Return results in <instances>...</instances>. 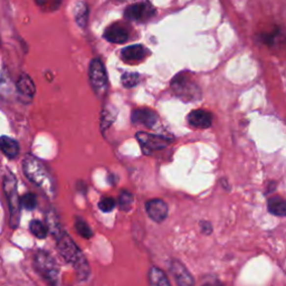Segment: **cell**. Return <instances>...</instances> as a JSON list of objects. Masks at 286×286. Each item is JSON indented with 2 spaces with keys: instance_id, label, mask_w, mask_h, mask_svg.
I'll use <instances>...</instances> for the list:
<instances>
[{
  "instance_id": "cell-1",
  "label": "cell",
  "mask_w": 286,
  "mask_h": 286,
  "mask_svg": "<svg viewBox=\"0 0 286 286\" xmlns=\"http://www.w3.org/2000/svg\"><path fill=\"white\" fill-rule=\"evenodd\" d=\"M23 170L28 180L36 184L48 198H54L56 195L54 177L42 161L34 156L26 155L23 160Z\"/></svg>"
},
{
  "instance_id": "cell-2",
  "label": "cell",
  "mask_w": 286,
  "mask_h": 286,
  "mask_svg": "<svg viewBox=\"0 0 286 286\" xmlns=\"http://www.w3.org/2000/svg\"><path fill=\"white\" fill-rule=\"evenodd\" d=\"M57 248L60 256L65 260L67 263L73 265L76 274L80 281L86 280L90 275L91 269L88 266V263L83 255V253L78 248V245L74 243V240L71 238L67 234L64 233L62 236L57 238Z\"/></svg>"
},
{
  "instance_id": "cell-3",
  "label": "cell",
  "mask_w": 286,
  "mask_h": 286,
  "mask_svg": "<svg viewBox=\"0 0 286 286\" xmlns=\"http://www.w3.org/2000/svg\"><path fill=\"white\" fill-rule=\"evenodd\" d=\"M3 191L6 193L8 205H9L10 227L16 229L18 227L20 221V208H22V204H20V198L18 195L17 181H16L13 173L8 170L6 171V175L3 176Z\"/></svg>"
},
{
  "instance_id": "cell-4",
  "label": "cell",
  "mask_w": 286,
  "mask_h": 286,
  "mask_svg": "<svg viewBox=\"0 0 286 286\" xmlns=\"http://www.w3.org/2000/svg\"><path fill=\"white\" fill-rule=\"evenodd\" d=\"M171 88L175 94L181 100L190 102L201 98V91L199 86L193 82L187 73H180L171 80Z\"/></svg>"
},
{
  "instance_id": "cell-5",
  "label": "cell",
  "mask_w": 286,
  "mask_h": 286,
  "mask_svg": "<svg viewBox=\"0 0 286 286\" xmlns=\"http://www.w3.org/2000/svg\"><path fill=\"white\" fill-rule=\"evenodd\" d=\"M34 266L39 275H42L51 284L57 283L59 267L51 254L45 251H38L34 256Z\"/></svg>"
},
{
  "instance_id": "cell-6",
  "label": "cell",
  "mask_w": 286,
  "mask_h": 286,
  "mask_svg": "<svg viewBox=\"0 0 286 286\" xmlns=\"http://www.w3.org/2000/svg\"><path fill=\"white\" fill-rule=\"evenodd\" d=\"M88 78H90L91 85L98 95L105 93L107 88V74L102 60L100 58L92 59L88 68Z\"/></svg>"
},
{
  "instance_id": "cell-7",
  "label": "cell",
  "mask_w": 286,
  "mask_h": 286,
  "mask_svg": "<svg viewBox=\"0 0 286 286\" xmlns=\"http://www.w3.org/2000/svg\"><path fill=\"white\" fill-rule=\"evenodd\" d=\"M136 139H138L139 143L141 144L142 150L146 155H150L153 151L164 149L172 142L171 139L166 138V136L147 133V132H139V133H136Z\"/></svg>"
},
{
  "instance_id": "cell-8",
  "label": "cell",
  "mask_w": 286,
  "mask_h": 286,
  "mask_svg": "<svg viewBox=\"0 0 286 286\" xmlns=\"http://www.w3.org/2000/svg\"><path fill=\"white\" fill-rule=\"evenodd\" d=\"M156 15V9L151 3L148 2H140L134 3V5L129 6L124 16L130 20H135V22H147L151 19Z\"/></svg>"
},
{
  "instance_id": "cell-9",
  "label": "cell",
  "mask_w": 286,
  "mask_h": 286,
  "mask_svg": "<svg viewBox=\"0 0 286 286\" xmlns=\"http://www.w3.org/2000/svg\"><path fill=\"white\" fill-rule=\"evenodd\" d=\"M170 272L173 279L178 286H193L195 280H193L190 272L188 271L186 266L179 260H173L170 263Z\"/></svg>"
},
{
  "instance_id": "cell-10",
  "label": "cell",
  "mask_w": 286,
  "mask_h": 286,
  "mask_svg": "<svg viewBox=\"0 0 286 286\" xmlns=\"http://www.w3.org/2000/svg\"><path fill=\"white\" fill-rule=\"evenodd\" d=\"M188 123L190 124L192 128L196 129H203L206 130L212 126L213 115L210 111L203 110V108H198V110H193L188 115Z\"/></svg>"
},
{
  "instance_id": "cell-11",
  "label": "cell",
  "mask_w": 286,
  "mask_h": 286,
  "mask_svg": "<svg viewBox=\"0 0 286 286\" xmlns=\"http://www.w3.org/2000/svg\"><path fill=\"white\" fill-rule=\"evenodd\" d=\"M146 210L153 221L162 223L168 216V205L162 199H151L147 201Z\"/></svg>"
},
{
  "instance_id": "cell-12",
  "label": "cell",
  "mask_w": 286,
  "mask_h": 286,
  "mask_svg": "<svg viewBox=\"0 0 286 286\" xmlns=\"http://www.w3.org/2000/svg\"><path fill=\"white\" fill-rule=\"evenodd\" d=\"M159 116L150 108H138L132 113V122L134 124H141L147 128H153L158 123Z\"/></svg>"
},
{
  "instance_id": "cell-13",
  "label": "cell",
  "mask_w": 286,
  "mask_h": 286,
  "mask_svg": "<svg viewBox=\"0 0 286 286\" xmlns=\"http://www.w3.org/2000/svg\"><path fill=\"white\" fill-rule=\"evenodd\" d=\"M16 88H17L19 95L23 96L27 101H30L33 99L36 93V86L33 79L27 74H22L19 76L17 84H16Z\"/></svg>"
},
{
  "instance_id": "cell-14",
  "label": "cell",
  "mask_w": 286,
  "mask_h": 286,
  "mask_svg": "<svg viewBox=\"0 0 286 286\" xmlns=\"http://www.w3.org/2000/svg\"><path fill=\"white\" fill-rule=\"evenodd\" d=\"M104 38L115 44L126 43L129 38V33L126 28L119 24H113V25L108 26L104 31Z\"/></svg>"
},
{
  "instance_id": "cell-15",
  "label": "cell",
  "mask_w": 286,
  "mask_h": 286,
  "mask_svg": "<svg viewBox=\"0 0 286 286\" xmlns=\"http://www.w3.org/2000/svg\"><path fill=\"white\" fill-rule=\"evenodd\" d=\"M146 47L142 45H132L123 48L121 52V57L126 62H138V60L143 59L147 55Z\"/></svg>"
},
{
  "instance_id": "cell-16",
  "label": "cell",
  "mask_w": 286,
  "mask_h": 286,
  "mask_svg": "<svg viewBox=\"0 0 286 286\" xmlns=\"http://www.w3.org/2000/svg\"><path fill=\"white\" fill-rule=\"evenodd\" d=\"M0 150L6 155L9 159H14L19 155V143L15 139H11L9 136L2 135L0 136Z\"/></svg>"
},
{
  "instance_id": "cell-17",
  "label": "cell",
  "mask_w": 286,
  "mask_h": 286,
  "mask_svg": "<svg viewBox=\"0 0 286 286\" xmlns=\"http://www.w3.org/2000/svg\"><path fill=\"white\" fill-rule=\"evenodd\" d=\"M46 225L50 233L53 235L56 239L63 235L64 229L62 227V225L59 223V218L57 216V213L54 210V209H51L46 213Z\"/></svg>"
},
{
  "instance_id": "cell-18",
  "label": "cell",
  "mask_w": 286,
  "mask_h": 286,
  "mask_svg": "<svg viewBox=\"0 0 286 286\" xmlns=\"http://www.w3.org/2000/svg\"><path fill=\"white\" fill-rule=\"evenodd\" d=\"M148 281L150 286H171L164 272L156 266L149 269Z\"/></svg>"
},
{
  "instance_id": "cell-19",
  "label": "cell",
  "mask_w": 286,
  "mask_h": 286,
  "mask_svg": "<svg viewBox=\"0 0 286 286\" xmlns=\"http://www.w3.org/2000/svg\"><path fill=\"white\" fill-rule=\"evenodd\" d=\"M260 42L265 44L266 46L273 47V46L280 45V43L284 42L285 37H284L283 31L277 27L274 30L266 31V33H261L260 35Z\"/></svg>"
},
{
  "instance_id": "cell-20",
  "label": "cell",
  "mask_w": 286,
  "mask_h": 286,
  "mask_svg": "<svg viewBox=\"0 0 286 286\" xmlns=\"http://www.w3.org/2000/svg\"><path fill=\"white\" fill-rule=\"evenodd\" d=\"M268 211L274 216H286V200L282 197H271L267 201Z\"/></svg>"
},
{
  "instance_id": "cell-21",
  "label": "cell",
  "mask_w": 286,
  "mask_h": 286,
  "mask_svg": "<svg viewBox=\"0 0 286 286\" xmlns=\"http://www.w3.org/2000/svg\"><path fill=\"white\" fill-rule=\"evenodd\" d=\"M74 16H75L76 23H78V25L79 27L84 28L86 26L87 18H88V8H87L86 2L79 1V2L76 3L75 10H74Z\"/></svg>"
},
{
  "instance_id": "cell-22",
  "label": "cell",
  "mask_w": 286,
  "mask_h": 286,
  "mask_svg": "<svg viewBox=\"0 0 286 286\" xmlns=\"http://www.w3.org/2000/svg\"><path fill=\"white\" fill-rule=\"evenodd\" d=\"M29 229L34 236H36L37 238H40V239L46 238L47 235H48L47 225L42 223V221L37 220V219L31 221L30 225H29Z\"/></svg>"
},
{
  "instance_id": "cell-23",
  "label": "cell",
  "mask_w": 286,
  "mask_h": 286,
  "mask_svg": "<svg viewBox=\"0 0 286 286\" xmlns=\"http://www.w3.org/2000/svg\"><path fill=\"white\" fill-rule=\"evenodd\" d=\"M75 228L79 235L83 237V238L90 239V238H92V237H93V232H92L91 227L88 226V224L86 223L85 220L79 218V217L78 218H76V220H75Z\"/></svg>"
},
{
  "instance_id": "cell-24",
  "label": "cell",
  "mask_w": 286,
  "mask_h": 286,
  "mask_svg": "<svg viewBox=\"0 0 286 286\" xmlns=\"http://www.w3.org/2000/svg\"><path fill=\"white\" fill-rule=\"evenodd\" d=\"M20 204L27 210H33L37 206V197L35 193L27 192L20 198Z\"/></svg>"
},
{
  "instance_id": "cell-25",
  "label": "cell",
  "mask_w": 286,
  "mask_h": 286,
  "mask_svg": "<svg viewBox=\"0 0 286 286\" xmlns=\"http://www.w3.org/2000/svg\"><path fill=\"white\" fill-rule=\"evenodd\" d=\"M132 203H133V196H132V193H130L127 190H123L120 193L119 204H120V208L122 209L123 211L130 210Z\"/></svg>"
},
{
  "instance_id": "cell-26",
  "label": "cell",
  "mask_w": 286,
  "mask_h": 286,
  "mask_svg": "<svg viewBox=\"0 0 286 286\" xmlns=\"http://www.w3.org/2000/svg\"><path fill=\"white\" fill-rule=\"evenodd\" d=\"M140 79V75L136 73H124L121 78V82H122L123 86L127 88L134 87L138 85Z\"/></svg>"
},
{
  "instance_id": "cell-27",
  "label": "cell",
  "mask_w": 286,
  "mask_h": 286,
  "mask_svg": "<svg viewBox=\"0 0 286 286\" xmlns=\"http://www.w3.org/2000/svg\"><path fill=\"white\" fill-rule=\"evenodd\" d=\"M35 1L40 8L47 11L56 10L57 8H59L60 3H62V0H35Z\"/></svg>"
},
{
  "instance_id": "cell-28",
  "label": "cell",
  "mask_w": 286,
  "mask_h": 286,
  "mask_svg": "<svg viewBox=\"0 0 286 286\" xmlns=\"http://www.w3.org/2000/svg\"><path fill=\"white\" fill-rule=\"evenodd\" d=\"M115 207V200L111 197H104L100 200L99 203V208L104 212H110L114 209Z\"/></svg>"
},
{
  "instance_id": "cell-29",
  "label": "cell",
  "mask_w": 286,
  "mask_h": 286,
  "mask_svg": "<svg viewBox=\"0 0 286 286\" xmlns=\"http://www.w3.org/2000/svg\"><path fill=\"white\" fill-rule=\"evenodd\" d=\"M113 122V118H112V113L108 111H104L102 113V129H106L110 124Z\"/></svg>"
},
{
  "instance_id": "cell-30",
  "label": "cell",
  "mask_w": 286,
  "mask_h": 286,
  "mask_svg": "<svg viewBox=\"0 0 286 286\" xmlns=\"http://www.w3.org/2000/svg\"><path fill=\"white\" fill-rule=\"evenodd\" d=\"M203 286H225V285L221 283L220 281L217 280L216 277H212V279H209L205 282Z\"/></svg>"
},
{
  "instance_id": "cell-31",
  "label": "cell",
  "mask_w": 286,
  "mask_h": 286,
  "mask_svg": "<svg viewBox=\"0 0 286 286\" xmlns=\"http://www.w3.org/2000/svg\"><path fill=\"white\" fill-rule=\"evenodd\" d=\"M200 226H201V229H203V233L205 234H210L212 232L211 224L208 223V221H203Z\"/></svg>"
},
{
  "instance_id": "cell-32",
  "label": "cell",
  "mask_w": 286,
  "mask_h": 286,
  "mask_svg": "<svg viewBox=\"0 0 286 286\" xmlns=\"http://www.w3.org/2000/svg\"><path fill=\"white\" fill-rule=\"evenodd\" d=\"M118 1H126V0H118Z\"/></svg>"
},
{
  "instance_id": "cell-33",
  "label": "cell",
  "mask_w": 286,
  "mask_h": 286,
  "mask_svg": "<svg viewBox=\"0 0 286 286\" xmlns=\"http://www.w3.org/2000/svg\"><path fill=\"white\" fill-rule=\"evenodd\" d=\"M0 43H1V40H0Z\"/></svg>"
}]
</instances>
